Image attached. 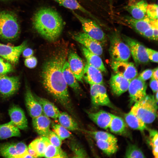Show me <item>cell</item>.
Wrapping results in <instances>:
<instances>
[{"label": "cell", "instance_id": "7dc6e473", "mask_svg": "<svg viewBox=\"0 0 158 158\" xmlns=\"http://www.w3.org/2000/svg\"><path fill=\"white\" fill-rule=\"evenodd\" d=\"M22 53L23 57L26 58L32 56L34 52L33 50L31 48L26 47L23 50Z\"/></svg>", "mask_w": 158, "mask_h": 158}, {"label": "cell", "instance_id": "3957f363", "mask_svg": "<svg viewBox=\"0 0 158 158\" xmlns=\"http://www.w3.org/2000/svg\"><path fill=\"white\" fill-rule=\"evenodd\" d=\"M157 102L154 97L147 95L143 99L134 103L130 111L144 123H152L157 117Z\"/></svg>", "mask_w": 158, "mask_h": 158}, {"label": "cell", "instance_id": "e575fe53", "mask_svg": "<svg viewBox=\"0 0 158 158\" xmlns=\"http://www.w3.org/2000/svg\"><path fill=\"white\" fill-rule=\"evenodd\" d=\"M43 157L63 158L67 157L66 153L61 148L54 146L51 144L47 147Z\"/></svg>", "mask_w": 158, "mask_h": 158}, {"label": "cell", "instance_id": "ac0fdd59", "mask_svg": "<svg viewBox=\"0 0 158 158\" xmlns=\"http://www.w3.org/2000/svg\"><path fill=\"white\" fill-rule=\"evenodd\" d=\"M83 78L90 85L103 84V77L101 71L87 62L84 67Z\"/></svg>", "mask_w": 158, "mask_h": 158}, {"label": "cell", "instance_id": "8fae6325", "mask_svg": "<svg viewBox=\"0 0 158 158\" xmlns=\"http://www.w3.org/2000/svg\"><path fill=\"white\" fill-rule=\"evenodd\" d=\"M27 46V42L25 41L17 46H10L0 43V56L11 64H16Z\"/></svg>", "mask_w": 158, "mask_h": 158}, {"label": "cell", "instance_id": "5bb4252c", "mask_svg": "<svg viewBox=\"0 0 158 158\" xmlns=\"http://www.w3.org/2000/svg\"><path fill=\"white\" fill-rule=\"evenodd\" d=\"M73 37L75 40L92 52L99 56L102 54L103 50L101 44L85 32H80L74 34Z\"/></svg>", "mask_w": 158, "mask_h": 158}, {"label": "cell", "instance_id": "ee69618b", "mask_svg": "<svg viewBox=\"0 0 158 158\" xmlns=\"http://www.w3.org/2000/svg\"><path fill=\"white\" fill-rule=\"evenodd\" d=\"M37 62L36 58L32 56L26 58L24 61L25 65L30 68H32L35 67Z\"/></svg>", "mask_w": 158, "mask_h": 158}, {"label": "cell", "instance_id": "f546056e", "mask_svg": "<svg viewBox=\"0 0 158 158\" xmlns=\"http://www.w3.org/2000/svg\"><path fill=\"white\" fill-rule=\"evenodd\" d=\"M57 118L59 124L68 130L74 131L79 129L76 122L66 112H60Z\"/></svg>", "mask_w": 158, "mask_h": 158}, {"label": "cell", "instance_id": "f907efd6", "mask_svg": "<svg viewBox=\"0 0 158 158\" xmlns=\"http://www.w3.org/2000/svg\"><path fill=\"white\" fill-rule=\"evenodd\" d=\"M28 153L32 156L33 158L38 157V155L36 152L31 148L28 147Z\"/></svg>", "mask_w": 158, "mask_h": 158}, {"label": "cell", "instance_id": "4dcf8cb0", "mask_svg": "<svg viewBox=\"0 0 158 158\" xmlns=\"http://www.w3.org/2000/svg\"><path fill=\"white\" fill-rule=\"evenodd\" d=\"M109 128L111 132L114 133L121 134L125 131L126 125L122 118L113 114Z\"/></svg>", "mask_w": 158, "mask_h": 158}, {"label": "cell", "instance_id": "7c38bea8", "mask_svg": "<svg viewBox=\"0 0 158 158\" xmlns=\"http://www.w3.org/2000/svg\"><path fill=\"white\" fill-rule=\"evenodd\" d=\"M147 85L145 82L138 77L130 81L128 89L130 104L144 98L147 95Z\"/></svg>", "mask_w": 158, "mask_h": 158}, {"label": "cell", "instance_id": "f1b7e54d", "mask_svg": "<svg viewBox=\"0 0 158 158\" xmlns=\"http://www.w3.org/2000/svg\"><path fill=\"white\" fill-rule=\"evenodd\" d=\"M125 121L131 128L142 131L147 129L146 124L131 111L125 114Z\"/></svg>", "mask_w": 158, "mask_h": 158}, {"label": "cell", "instance_id": "1f68e13d", "mask_svg": "<svg viewBox=\"0 0 158 158\" xmlns=\"http://www.w3.org/2000/svg\"><path fill=\"white\" fill-rule=\"evenodd\" d=\"M83 131L90 135L96 140H101L117 143V138L110 133L102 131H90L82 130Z\"/></svg>", "mask_w": 158, "mask_h": 158}, {"label": "cell", "instance_id": "60d3db41", "mask_svg": "<svg viewBox=\"0 0 158 158\" xmlns=\"http://www.w3.org/2000/svg\"><path fill=\"white\" fill-rule=\"evenodd\" d=\"M146 15L151 19H157V4H148L147 8Z\"/></svg>", "mask_w": 158, "mask_h": 158}, {"label": "cell", "instance_id": "7a4b0ae2", "mask_svg": "<svg viewBox=\"0 0 158 158\" xmlns=\"http://www.w3.org/2000/svg\"><path fill=\"white\" fill-rule=\"evenodd\" d=\"M32 22L37 32L50 42L55 41L59 38L63 28V21L59 13L48 7L38 10L33 16Z\"/></svg>", "mask_w": 158, "mask_h": 158}, {"label": "cell", "instance_id": "b9f144b4", "mask_svg": "<svg viewBox=\"0 0 158 158\" xmlns=\"http://www.w3.org/2000/svg\"><path fill=\"white\" fill-rule=\"evenodd\" d=\"M47 138L51 144L57 147H61L62 140L53 131L50 130Z\"/></svg>", "mask_w": 158, "mask_h": 158}, {"label": "cell", "instance_id": "836d02e7", "mask_svg": "<svg viewBox=\"0 0 158 158\" xmlns=\"http://www.w3.org/2000/svg\"><path fill=\"white\" fill-rule=\"evenodd\" d=\"M96 141L97 147L107 155L114 154L118 150L117 143L101 140Z\"/></svg>", "mask_w": 158, "mask_h": 158}, {"label": "cell", "instance_id": "11a10c76", "mask_svg": "<svg viewBox=\"0 0 158 158\" xmlns=\"http://www.w3.org/2000/svg\"><path fill=\"white\" fill-rule=\"evenodd\" d=\"M3 0V1H8V0Z\"/></svg>", "mask_w": 158, "mask_h": 158}, {"label": "cell", "instance_id": "484cf974", "mask_svg": "<svg viewBox=\"0 0 158 158\" xmlns=\"http://www.w3.org/2000/svg\"><path fill=\"white\" fill-rule=\"evenodd\" d=\"M19 129L11 121L0 125V139L4 140L13 137H20Z\"/></svg>", "mask_w": 158, "mask_h": 158}, {"label": "cell", "instance_id": "6da1fadb", "mask_svg": "<svg viewBox=\"0 0 158 158\" xmlns=\"http://www.w3.org/2000/svg\"><path fill=\"white\" fill-rule=\"evenodd\" d=\"M66 54L61 51L46 61L41 73L42 82L46 91L64 107L70 110V99L62 73Z\"/></svg>", "mask_w": 158, "mask_h": 158}, {"label": "cell", "instance_id": "4fadbf2b", "mask_svg": "<svg viewBox=\"0 0 158 158\" xmlns=\"http://www.w3.org/2000/svg\"><path fill=\"white\" fill-rule=\"evenodd\" d=\"M111 65L116 74L122 76L130 81L135 78L138 74L137 70L132 63L112 61Z\"/></svg>", "mask_w": 158, "mask_h": 158}, {"label": "cell", "instance_id": "52a82bcc", "mask_svg": "<svg viewBox=\"0 0 158 158\" xmlns=\"http://www.w3.org/2000/svg\"><path fill=\"white\" fill-rule=\"evenodd\" d=\"M72 13L80 22L84 32L102 44L106 42L105 34L101 28L93 20L83 17L72 10Z\"/></svg>", "mask_w": 158, "mask_h": 158}, {"label": "cell", "instance_id": "d590c367", "mask_svg": "<svg viewBox=\"0 0 158 158\" xmlns=\"http://www.w3.org/2000/svg\"><path fill=\"white\" fill-rule=\"evenodd\" d=\"M126 158H145L142 151L136 145L129 144L127 146L125 152Z\"/></svg>", "mask_w": 158, "mask_h": 158}, {"label": "cell", "instance_id": "d6a6232c", "mask_svg": "<svg viewBox=\"0 0 158 158\" xmlns=\"http://www.w3.org/2000/svg\"><path fill=\"white\" fill-rule=\"evenodd\" d=\"M58 3L60 5L72 10H78L93 17L91 13L86 10L77 0H52Z\"/></svg>", "mask_w": 158, "mask_h": 158}, {"label": "cell", "instance_id": "44dd1931", "mask_svg": "<svg viewBox=\"0 0 158 158\" xmlns=\"http://www.w3.org/2000/svg\"><path fill=\"white\" fill-rule=\"evenodd\" d=\"M51 121L49 118L42 114L32 118V124L35 131L41 136L47 137L50 130Z\"/></svg>", "mask_w": 158, "mask_h": 158}, {"label": "cell", "instance_id": "277c9868", "mask_svg": "<svg viewBox=\"0 0 158 158\" xmlns=\"http://www.w3.org/2000/svg\"><path fill=\"white\" fill-rule=\"evenodd\" d=\"M20 32L16 14L10 11L0 10V37L8 41L15 40Z\"/></svg>", "mask_w": 158, "mask_h": 158}, {"label": "cell", "instance_id": "e0dca14e", "mask_svg": "<svg viewBox=\"0 0 158 158\" xmlns=\"http://www.w3.org/2000/svg\"><path fill=\"white\" fill-rule=\"evenodd\" d=\"M68 62L70 68L77 80L83 82L84 69L81 59L75 52L71 51L68 55Z\"/></svg>", "mask_w": 158, "mask_h": 158}, {"label": "cell", "instance_id": "8d00e7d4", "mask_svg": "<svg viewBox=\"0 0 158 158\" xmlns=\"http://www.w3.org/2000/svg\"><path fill=\"white\" fill-rule=\"evenodd\" d=\"M52 131L62 141L69 138L71 135L69 131L60 124L52 123L51 125Z\"/></svg>", "mask_w": 158, "mask_h": 158}, {"label": "cell", "instance_id": "816d5d0a", "mask_svg": "<svg viewBox=\"0 0 158 158\" xmlns=\"http://www.w3.org/2000/svg\"><path fill=\"white\" fill-rule=\"evenodd\" d=\"M151 79L158 80V68L157 67L153 70Z\"/></svg>", "mask_w": 158, "mask_h": 158}, {"label": "cell", "instance_id": "4316f807", "mask_svg": "<svg viewBox=\"0 0 158 158\" xmlns=\"http://www.w3.org/2000/svg\"><path fill=\"white\" fill-rule=\"evenodd\" d=\"M62 73L67 85L75 91L80 89L79 85L74 75L71 71L68 61H66L62 68Z\"/></svg>", "mask_w": 158, "mask_h": 158}, {"label": "cell", "instance_id": "f35d334b", "mask_svg": "<svg viewBox=\"0 0 158 158\" xmlns=\"http://www.w3.org/2000/svg\"><path fill=\"white\" fill-rule=\"evenodd\" d=\"M70 147L73 152L74 157H85L87 156L85 150L78 142L73 141L70 143Z\"/></svg>", "mask_w": 158, "mask_h": 158}, {"label": "cell", "instance_id": "f6af8a7d", "mask_svg": "<svg viewBox=\"0 0 158 158\" xmlns=\"http://www.w3.org/2000/svg\"><path fill=\"white\" fill-rule=\"evenodd\" d=\"M151 24L153 30V40L157 41L158 40V19H151Z\"/></svg>", "mask_w": 158, "mask_h": 158}, {"label": "cell", "instance_id": "ba28073f", "mask_svg": "<svg viewBox=\"0 0 158 158\" xmlns=\"http://www.w3.org/2000/svg\"><path fill=\"white\" fill-rule=\"evenodd\" d=\"M90 94L91 103L93 107L105 106L115 108L109 99L106 88L103 84L91 85Z\"/></svg>", "mask_w": 158, "mask_h": 158}, {"label": "cell", "instance_id": "cb8c5ba5", "mask_svg": "<svg viewBox=\"0 0 158 158\" xmlns=\"http://www.w3.org/2000/svg\"><path fill=\"white\" fill-rule=\"evenodd\" d=\"M35 96L42 106L43 114L49 118L57 119L60 113L57 107L48 100Z\"/></svg>", "mask_w": 158, "mask_h": 158}, {"label": "cell", "instance_id": "d6986e66", "mask_svg": "<svg viewBox=\"0 0 158 158\" xmlns=\"http://www.w3.org/2000/svg\"><path fill=\"white\" fill-rule=\"evenodd\" d=\"M130 81L117 74L112 75L109 84L113 93L119 96L128 90Z\"/></svg>", "mask_w": 158, "mask_h": 158}, {"label": "cell", "instance_id": "db71d44e", "mask_svg": "<svg viewBox=\"0 0 158 158\" xmlns=\"http://www.w3.org/2000/svg\"><path fill=\"white\" fill-rule=\"evenodd\" d=\"M155 93V95L154 97L156 101L157 102H158V91H157Z\"/></svg>", "mask_w": 158, "mask_h": 158}, {"label": "cell", "instance_id": "c3c4849f", "mask_svg": "<svg viewBox=\"0 0 158 158\" xmlns=\"http://www.w3.org/2000/svg\"><path fill=\"white\" fill-rule=\"evenodd\" d=\"M158 80L151 79L150 83V86L153 92L155 93L158 91Z\"/></svg>", "mask_w": 158, "mask_h": 158}, {"label": "cell", "instance_id": "f5cc1de1", "mask_svg": "<svg viewBox=\"0 0 158 158\" xmlns=\"http://www.w3.org/2000/svg\"><path fill=\"white\" fill-rule=\"evenodd\" d=\"M33 158V157L28 153V151H27L26 153L23 155L21 157V158Z\"/></svg>", "mask_w": 158, "mask_h": 158}, {"label": "cell", "instance_id": "9c48e42d", "mask_svg": "<svg viewBox=\"0 0 158 158\" xmlns=\"http://www.w3.org/2000/svg\"><path fill=\"white\" fill-rule=\"evenodd\" d=\"M20 86L19 77L0 75V95L3 98H7L15 94Z\"/></svg>", "mask_w": 158, "mask_h": 158}, {"label": "cell", "instance_id": "83f0119b", "mask_svg": "<svg viewBox=\"0 0 158 158\" xmlns=\"http://www.w3.org/2000/svg\"><path fill=\"white\" fill-rule=\"evenodd\" d=\"M50 143L48 138L45 137L41 136L32 141L28 147L33 149L39 157H43L48 145Z\"/></svg>", "mask_w": 158, "mask_h": 158}, {"label": "cell", "instance_id": "bcb514c9", "mask_svg": "<svg viewBox=\"0 0 158 158\" xmlns=\"http://www.w3.org/2000/svg\"><path fill=\"white\" fill-rule=\"evenodd\" d=\"M153 70L148 69L142 71L138 77L142 80L145 81L151 78Z\"/></svg>", "mask_w": 158, "mask_h": 158}, {"label": "cell", "instance_id": "2e32d148", "mask_svg": "<svg viewBox=\"0 0 158 158\" xmlns=\"http://www.w3.org/2000/svg\"><path fill=\"white\" fill-rule=\"evenodd\" d=\"M11 121L19 129L26 130L28 128L27 120L23 109L19 106L13 105L8 110Z\"/></svg>", "mask_w": 158, "mask_h": 158}, {"label": "cell", "instance_id": "30bf717a", "mask_svg": "<svg viewBox=\"0 0 158 158\" xmlns=\"http://www.w3.org/2000/svg\"><path fill=\"white\" fill-rule=\"evenodd\" d=\"M28 147L23 142L0 144V155L6 158H21L28 151Z\"/></svg>", "mask_w": 158, "mask_h": 158}, {"label": "cell", "instance_id": "681fc988", "mask_svg": "<svg viewBox=\"0 0 158 158\" xmlns=\"http://www.w3.org/2000/svg\"><path fill=\"white\" fill-rule=\"evenodd\" d=\"M142 35L148 39L153 40V30L152 27L145 31Z\"/></svg>", "mask_w": 158, "mask_h": 158}, {"label": "cell", "instance_id": "d4e9b609", "mask_svg": "<svg viewBox=\"0 0 158 158\" xmlns=\"http://www.w3.org/2000/svg\"><path fill=\"white\" fill-rule=\"evenodd\" d=\"M81 51L88 63L101 72H106V69L99 56L92 52L83 46L81 47Z\"/></svg>", "mask_w": 158, "mask_h": 158}, {"label": "cell", "instance_id": "9a60e30c", "mask_svg": "<svg viewBox=\"0 0 158 158\" xmlns=\"http://www.w3.org/2000/svg\"><path fill=\"white\" fill-rule=\"evenodd\" d=\"M25 103L28 111L32 118L37 117L43 114L42 106L27 86L25 94Z\"/></svg>", "mask_w": 158, "mask_h": 158}, {"label": "cell", "instance_id": "5b68a950", "mask_svg": "<svg viewBox=\"0 0 158 158\" xmlns=\"http://www.w3.org/2000/svg\"><path fill=\"white\" fill-rule=\"evenodd\" d=\"M109 51L112 61H128L130 56L129 47L123 40L118 31L109 35Z\"/></svg>", "mask_w": 158, "mask_h": 158}, {"label": "cell", "instance_id": "ffe728a7", "mask_svg": "<svg viewBox=\"0 0 158 158\" xmlns=\"http://www.w3.org/2000/svg\"><path fill=\"white\" fill-rule=\"evenodd\" d=\"M124 21L137 32L142 35L148 29L151 27V19L146 15L143 18L137 19L130 16L123 18Z\"/></svg>", "mask_w": 158, "mask_h": 158}, {"label": "cell", "instance_id": "74e56055", "mask_svg": "<svg viewBox=\"0 0 158 158\" xmlns=\"http://www.w3.org/2000/svg\"><path fill=\"white\" fill-rule=\"evenodd\" d=\"M149 138L152 153L155 158H157L158 153V134L157 131L154 129H150L149 130Z\"/></svg>", "mask_w": 158, "mask_h": 158}, {"label": "cell", "instance_id": "603a6c76", "mask_svg": "<svg viewBox=\"0 0 158 158\" xmlns=\"http://www.w3.org/2000/svg\"><path fill=\"white\" fill-rule=\"evenodd\" d=\"M148 4L145 0H141L130 4L126 7V10L133 18L137 19L143 18L146 15Z\"/></svg>", "mask_w": 158, "mask_h": 158}, {"label": "cell", "instance_id": "7402d4cb", "mask_svg": "<svg viewBox=\"0 0 158 158\" xmlns=\"http://www.w3.org/2000/svg\"><path fill=\"white\" fill-rule=\"evenodd\" d=\"M90 119L99 127L105 129L109 128L113 114L101 110L95 112H87Z\"/></svg>", "mask_w": 158, "mask_h": 158}, {"label": "cell", "instance_id": "7bdbcfd3", "mask_svg": "<svg viewBox=\"0 0 158 158\" xmlns=\"http://www.w3.org/2000/svg\"><path fill=\"white\" fill-rule=\"evenodd\" d=\"M146 51L149 60L155 63L158 62V52L152 49L146 48Z\"/></svg>", "mask_w": 158, "mask_h": 158}, {"label": "cell", "instance_id": "ab89813d", "mask_svg": "<svg viewBox=\"0 0 158 158\" xmlns=\"http://www.w3.org/2000/svg\"><path fill=\"white\" fill-rule=\"evenodd\" d=\"M13 70V66L11 63L0 57V75H6Z\"/></svg>", "mask_w": 158, "mask_h": 158}, {"label": "cell", "instance_id": "8992f818", "mask_svg": "<svg viewBox=\"0 0 158 158\" xmlns=\"http://www.w3.org/2000/svg\"><path fill=\"white\" fill-rule=\"evenodd\" d=\"M123 41L128 46L131 55L135 63L137 64H146L149 62V59L146 51V48L137 40L121 35Z\"/></svg>", "mask_w": 158, "mask_h": 158}]
</instances>
